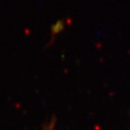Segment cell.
Returning <instances> with one entry per match:
<instances>
[{
    "label": "cell",
    "instance_id": "cell-1",
    "mask_svg": "<svg viewBox=\"0 0 130 130\" xmlns=\"http://www.w3.org/2000/svg\"><path fill=\"white\" fill-rule=\"evenodd\" d=\"M52 129H53V127L52 126H47L45 128V130H52Z\"/></svg>",
    "mask_w": 130,
    "mask_h": 130
}]
</instances>
